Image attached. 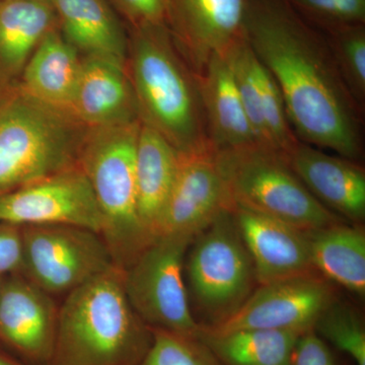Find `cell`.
<instances>
[{"label": "cell", "mask_w": 365, "mask_h": 365, "mask_svg": "<svg viewBox=\"0 0 365 365\" xmlns=\"http://www.w3.org/2000/svg\"><path fill=\"white\" fill-rule=\"evenodd\" d=\"M337 300L335 287L319 274L259 285L225 321L204 329L227 333L270 329L304 334L314 330L322 314Z\"/></svg>", "instance_id": "11"}, {"label": "cell", "mask_w": 365, "mask_h": 365, "mask_svg": "<svg viewBox=\"0 0 365 365\" xmlns=\"http://www.w3.org/2000/svg\"><path fill=\"white\" fill-rule=\"evenodd\" d=\"M230 211L253 261L258 284L319 274L312 261L307 232L246 209Z\"/></svg>", "instance_id": "16"}, {"label": "cell", "mask_w": 365, "mask_h": 365, "mask_svg": "<svg viewBox=\"0 0 365 365\" xmlns=\"http://www.w3.org/2000/svg\"><path fill=\"white\" fill-rule=\"evenodd\" d=\"M223 57L234 76L257 144L287 157L299 140L270 72L255 54L245 35L223 53Z\"/></svg>", "instance_id": "15"}, {"label": "cell", "mask_w": 365, "mask_h": 365, "mask_svg": "<svg viewBox=\"0 0 365 365\" xmlns=\"http://www.w3.org/2000/svg\"><path fill=\"white\" fill-rule=\"evenodd\" d=\"M290 365H337L326 341L314 330L302 334L292 354Z\"/></svg>", "instance_id": "31"}, {"label": "cell", "mask_w": 365, "mask_h": 365, "mask_svg": "<svg viewBox=\"0 0 365 365\" xmlns=\"http://www.w3.org/2000/svg\"><path fill=\"white\" fill-rule=\"evenodd\" d=\"M59 307L21 273L4 276L0 290V346L28 365L51 361Z\"/></svg>", "instance_id": "12"}, {"label": "cell", "mask_w": 365, "mask_h": 365, "mask_svg": "<svg viewBox=\"0 0 365 365\" xmlns=\"http://www.w3.org/2000/svg\"><path fill=\"white\" fill-rule=\"evenodd\" d=\"M0 365H28L0 346Z\"/></svg>", "instance_id": "33"}, {"label": "cell", "mask_w": 365, "mask_h": 365, "mask_svg": "<svg viewBox=\"0 0 365 365\" xmlns=\"http://www.w3.org/2000/svg\"><path fill=\"white\" fill-rule=\"evenodd\" d=\"M215 155L232 209H246L304 232L344 222L309 192L283 153L254 144Z\"/></svg>", "instance_id": "6"}, {"label": "cell", "mask_w": 365, "mask_h": 365, "mask_svg": "<svg viewBox=\"0 0 365 365\" xmlns=\"http://www.w3.org/2000/svg\"><path fill=\"white\" fill-rule=\"evenodd\" d=\"M128 29L167 26V0H107Z\"/></svg>", "instance_id": "30"}, {"label": "cell", "mask_w": 365, "mask_h": 365, "mask_svg": "<svg viewBox=\"0 0 365 365\" xmlns=\"http://www.w3.org/2000/svg\"><path fill=\"white\" fill-rule=\"evenodd\" d=\"M81 62V55L64 39L57 26L36 48L19 85L38 100L69 111Z\"/></svg>", "instance_id": "23"}, {"label": "cell", "mask_w": 365, "mask_h": 365, "mask_svg": "<svg viewBox=\"0 0 365 365\" xmlns=\"http://www.w3.org/2000/svg\"><path fill=\"white\" fill-rule=\"evenodd\" d=\"M302 335L270 329L215 333L201 325L197 334L223 365H290Z\"/></svg>", "instance_id": "25"}, {"label": "cell", "mask_w": 365, "mask_h": 365, "mask_svg": "<svg viewBox=\"0 0 365 365\" xmlns=\"http://www.w3.org/2000/svg\"><path fill=\"white\" fill-rule=\"evenodd\" d=\"M244 35L277 83L299 140L359 162L364 111L346 88L323 34L287 0H249Z\"/></svg>", "instance_id": "1"}, {"label": "cell", "mask_w": 365, "mask_h": 365, "mask_svg": "<svg viewBox=\"0 0 365 365\" xmlns=\"http://www.w3.org/2000/svg\"><path fill=\"white\" fill-rule=\"evenodd\" d=\"M58 30L81 57L127 63L128 31L107 0H49Z\"/></svg>", "instance_id": "19"}, {"label": "cell", "mask_w": 365, "mask_h": 365, "mask_svg": "<svg viewBox=\"0 0 365 365\" xmlns=\"http://www.w3.org/2000/svg\"><path fill=\"white\" fill-rule=\"evenodd\" d=\"M187 261L192 294L212 326L232 316L256 289L253 261L232 211L225 210L191 242Z\"/></svg>", "instance_id": "7"}, {"label": "cell", "mask_w": 365, "mask_h": 365, "mask_svg": "<svg viewBox=\"0 0 365 365\" xmlns=\"http://www.w3.org/2000/svg\"><path fill=\"white\" fill-rule=\"evenodd\" d=\"M150 329L153 343L137 365H223L198 336Z\"/></svg>", "instance_id": "28"}, {"label": "cell", "mask_w": 365, "mask_h": 365, "mask_svg": "<svg viewBox=\"0 0 365 365\" xmlns=\"http://www.w3.org/2000/svg\"><path fill=\"white\" fill-rule=\"evenodd\" d=\"M297 177L317 199L343 220L365 217V170L359 160L328 155L299 141L287 155Z\"/></svg>", "instance_id": "17"}, {"label": "cell", "mask_w": 365, "mask_h": 365, "mask_svg": "<svg viewBox=\"0 0 365 365\" xmlns=\"http://www.w3.org/2000/svg\"><path fill=\"white\" fill-rule=\"evenodd\" d=\"M6 275H0V290H1L2 282H4V278Z\"/></svg>", "instance_id": "34"}, {"label": "cell", "mask_w": 365, "mask_h": 365, "mask_svg": "<svg viewBox=\"0 0 365 365\" xmlns=\"http://www.w3.org/2000/svg\"><path fill=\"white\" fill-rule=\"evenodd\" d=\"M314 331L322 339L349 355L355 364L365 365L364 325L351 306L335 300L319 317Z\"/></svg>", "instance_id": "27"}, {"label": "cell", "mask_w": 365, "mask_h": 365, "mask_svg": "<svg viewBox=\"0 0 365 365\" xmlns=\"http://www.w3.org/2000/svg\"><path fill=\"white\" fill-rule=\"evenodd\" d=\"M69 111L88 128L140 121L127 63L83 57Z\"/></svg>", "instance_id": "18"}, {"label": "cell", "mask_w": 365, "mask_h": 365, "mask_svg": "<svg viewBox=\"0 0 365 365\" xmlns=\"http://www.w3.org/2000/svg\"><path fill=\"white\" fill-rule=\"evenodd\" d=\"M300 18L319 32L365 24V0H287Z\"/></svg>", "instance_id": "29"}, {"label": "cell", "mask_w": 365, "mask_h": 365, "mask_svg": "<svg viewBox=\"0 0 365 365\" xmlns=\"http://www.w3.org/2000/svg\"><path fill=\"white\" fill-rule=\"evenodd\" d=\"M198 78L209 143L213 150H237L257 144L223 55L211 57Z\"/></svg>", "instance_id": "20"}, {"label": "cell", "mask_w": 365, "mask_h": 365, "mask_svg": "<svg viewBox=\"0 0 365 365\" xmlns=\"http://www.w3.org/2000/svg\"><path fill=\"white\" fill-rule=\"evenodd\" d=\"M179 151L141 123L136 146L137 210L144 230L157 239L165 204L176 177Z\"/></svg>", "instance_id": "21"}, {"label": "cell", "mask_w": 365, "mask_h": 365, "mask_svg": "<svg viewBox=\"0 0 365 365\" xmlns=\"http://www.w3.org/2000/svg\"><path fill=\"white\" fill-rule=\"evenodd\" d=\"M140 121L88 128L78 165L103 215L102 235L115 265L125 270L155 241L137 210L135 160Z\"/></svg>", "instance_id": "5"}, {"label": "cell", "mask_w": 365, "mask_h": 365, "mask_svg": "<svg viewBox=\"0 0 365 365\" xmlns=\"http://www.w3.org/2000/svg\"><path fill=\"white\" fill-rule=\"evenodd\" d=\"M225 210H232V203L215 151L179 153L158 237L172 235L194 240Z\"/></svg>", "instance_id": "13"}, {"label": "cell", "mask_w": 365, "mask_h": 365, "mask_svg": "<svg viewBox=\"0 0 365 365\" xmlns=\"http://www.w3.org/2000/svg\"><path fill=\"white\" fill-rule=\"evenodd\" d=\"M0 222L72 225L102 234L103 215L88 177L76 165L0 196Z\"/></svg>", "instance_id": "10"}, {"label": "cell", "mask_w": 365, "mask_h": 365, "mask_svg": "<svg viewBox=\"0 0 365 365\" xmlns=\"http://www.w3.org/2000/svg\"><path fill=\"white\" fill-rule=\"evenodd\" d=\"M88 127L19 83L0 86V196L78 165Z\"/></svg>", "instance_id": "4"}, {"label": "cell", "mask_w": 365, "mask_h": 365, "mask_svg": "<svg viewBox=\"0 0 365 365\" xmlns=\"http://www.w3.org/2000/svg\"><path fill=\"white\" fill-rule=\"evenodd\" d=\"M57 26L49 0H0V86L21 78L36 48Z\"/></svg>", "instance_id": "22"}, {"label": "cell", "mask_w": 365, "mask_h": 365, "mask_svg": "<svg viewBox=\"0 0 365 365\" xmlns=\"http://www.w3.org/2000/svg\"><path fill=\"white\" fill-rule=\"evenodd\" d=\"M21 228L0 222V275L20 273Z\"/></svg>", "instance_id": "32"}, {"label": "cell", "mask_w": 365, "mask_h": 365, "mask_svg": "<svg viewBox=\"0 0 365 365\" xmlns=\"http://www.w3.org/2000/svg\"><path fill=\"white\" fill-rule=\"evenodd\" d=\"M21 274L45 292L67 295L114 267L102 235L72 225L21 227Z\"/></svg>", "instance_id": "9"}, {"label": "cell", "mask_w": 365, "mask_h": 365, "mask_svg": "<svg viewBox=\"0 0 365 365\" xmlns=\"http://www.w3.org/2000/svg\"><path fill=\"white\" fill-rule=\"evenodd\" d=\"M312 261L319 275L352 294H365V232L361 225L336 223L307 232Z\"/></svg>", "instance_id": "24"}, {"label": "cell", "mask_w": 365, "mask_h": 365, "mask_svg": "<svg viewBox=\"0 0 365 365\" xmlns=\"http://www.w3.org/2000/svg\"><path fill=\"white\" fill-rule=\"evenodd\" d=\"M353 100L365 109V24L329 29L321 32Z\"/></svg>", "instance_id": "26"}, {"label": "cell", "mask_w": 365, "mask_h": 365, "mask_svg": "<svg viewBox=\"0 0 365 365\" xmlns=\"http://www.w3.org/2000/svg\"><path fill=\"white\" fill-rule=\"evenodd\" d=\"M193 240L179 235L158 237L124 270V288L132 309L150 328L197 336L182 277L184 259Z\"/></svg>", "instance_id": "8"}, {"label": "cell", "mask_w": 365, "mask_h": 365, "mask_svg": "<svg viewBox=\"0 0 365 365\" xmlns=\"http://www.w3.org/2000/svg\"><path fill=\"white\" fill-rule=\"evenodd\" d=\"M127 68L141 123L179 153L213 150L198 74L178 49L167 26L128 29Z\"/></svg>", "instance_id": "2"}, {"label": "cell", "mask_w": 365, "mask_h": 365, "mask_svg": "<svg viewBox=\"0 0 365 365\" xmlns=\"http://www.w3.org/2000/svg\"><path fill=\"white\" fill-rule=\"evenodd\" d=\"M249 0H167V24L197 74L244 36Z\"/></svg>", "instance_id": "14"}, {"label": "cell", "mask_w": 365, "mask_h": 365, "mask_svg": "<svg viewBox=\"0 0 365 365\" xmlns=\"http://www.w3.org/2000/svg\"><path fill=\"white\" fill-rule=\"evenodd\" d=\"M151 343L125 292L124 270L114 266L66 295L49 365H137Z\"/></svg>", "instance_id": "3"}]
</instances>
